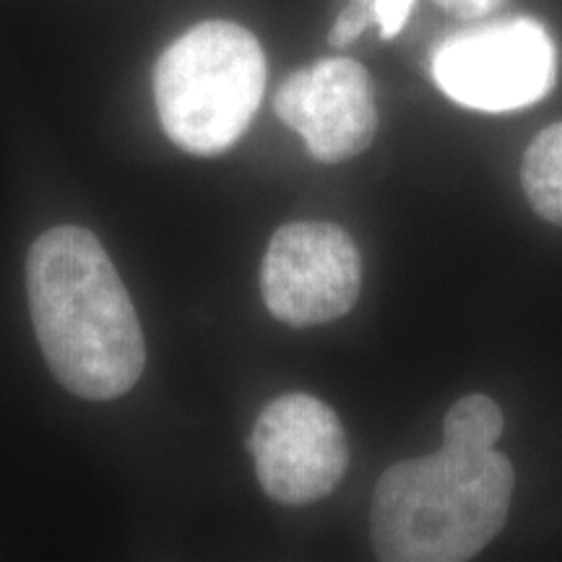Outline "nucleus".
Here are the masks:
<instances>
[{
	"label": "nucleus",
	"mask_w": 562,
	"mask_h": 562,
	"mask_svg": "<svg viewBox=\"0 0 562 562\" xmlns=\"http://www.w3.org/2000/svg\"><path fill=\"white\" fill-rule=\"evenodd\" d=\"M26 292L42 355L63 389L112 402L138 383L144 331L97 235L60 224L37 237L26 256Z\"/></svg>",
	"instance_id": "nucleus-1"
},
{
	"label": "nucleus",
	"mask_w": 562,
	"mask_h": 562,
	"mask_svg": "<svg viewBox=\"0 0 562 562\" xmlns=\"http://www.w3.org/2000/svg\"><path fill=\"white\" fill-rule=\"evenodd\" d=\"M516 472L495 448H461L393 463L372 492L370 531L389 562H463L508 521Z\"/></svg>",
	"instance_id": "nucleus-2"
},
{
	"label": "nucleus",
	"mask_w": 562,
	"mask_h": 562,
	"mask_svg": "<svg viewBox=\"0 0 562 562\" xmlns=\"http://www.w3.org/2000/svg\"><path fill=\"white\" fill-rule=\"evenodd\" d=\"M266 89V55L256 34L232 21H203L159 55L154 100L175 146L216 157L256 117Z\"/></svg>",
	"instance_id": "nucleus-3"
},
{
	"label": "nucleus",
	"mask_w": 562,
	"mask_h": 562,
	"mask_svg": "<svg viewBox=\"0 0 562 562\" xmlns=\"http://www.w3.org/2000/svg\"><path fill=\"white\" fill-rule=\"evenodd\" d=\"M558 55L533 19H503L442 40L432 53V79L446 97L469 110L529 108L552 89Z\"/></svg>",
	"instance_id": "nucleus-4"
},
{
	"label": "nucleus",
	"mask_w": 562,
	"mask_h": 562,
	"mask_svg": "<svg viewBox=\"0 0 562 562\" xmlns=\"http://www.w3.org/2000/svg\"><path fill=\"white\" fill-rule=\"evenodd\" d=\"M360 250L339 224H284L263 256V302L286 326L305 328L341 318L360 297Z\"/></svg>",
	"instance_id": "nucleus-5"
},
{
	"label": "nucleus",
	"mask_w": 562,
	"mask_h": 562,
	"mask_svg": "<svg viewBox=\"0 0 562 562\" xmlns=\"http://www.w3.org/2000/svg\"><path fill=\"white\" fill-rule=\"evenodd\" d=\"M250 453L263 492L281 505L331 495L349 467L339 417L307 393H284L266 406L252 427Z\"/></svg>",
	"instance_id": "nucleus-6"
},
{
	"label": "nucleus",
	"mask_w": 562,
	"mask_h": 562,
	"mask_svg": "<svg viewBox=\"0 0 562 562\" xmlns=\"http://www.w3.org/2000/svg\"><path fill=\"white\" fill-rule=\"evenodd\" d=\"M273 110L326 165L362 154L378 131L370 74L351 58H323L292 74L273 97Z\"/></svg>",
	"instance_id": "nucleus-7"
},
{
	"label": "nucleus",
	"mask_w": 562,
	"mask_h": 562,
	"mask_svg": "<svg viewBox=\"0 0 562 562\" xmlns=\"http://www.w3.org/2000/svg\"><path fill=\"white\" fill-rule=\"evenodd\" d=\"M521 182L531 209L562 227V123L544 128L526 149Z\"/></svg>",
	"instance_id": "nucleus-8"
},
{
	"label": "nucleus",
	"mask_w": 562,
	"mask_h": 562,
	"mask_svg": "<svg viewBox=\"0 0 562 562\" xmlns=\"http://www.w3.org/2000/svg\"><path fill=\"white\" fill-rule=\"evenodd\" d=\"M503 435V412L490 396L472 393L448 409L442 442L461 448H495Z\"/></svg>",
	"instance_id": "nucleus-9"
},
{
	"label": "nucleus",
	"mask_w": 562,
	"mask_h": 562,
	"mask_svg": "<svg viewBox=\"0 0 562 562\" xmlns=\"http://www.w3.org/2000/svg\"><path fill=\"white\" fill-rule=\"evenodd\" d=\"M351 3L368 11L372 26H378L383 40L398 37L414 9V0H351Z\"/></svg>",
	"instance_id": "nucleus-10"
},
{
	"label": "nucleus",
	"mask_w": 562,
	"mask_h": 562,
	"mask_svg": "<svg viewBox=\"0 0 562 562\" xmlns=\"http://www.w3.org/2000/svg\"><path fill=\"white\" fill-rule=\"evenodd\" d=\"M368 26H372L368 11L360 9L357 3H349L347 9L339 13V19L334 21V30L328 34V42H331L334 47H347L355 40H360Z\"/></svg>",
	"instance_id": "nucleus-11"
},
{
	"label": "nucleus",
	"mask_w": 562,
	"mask_h": 562,
	"mask_svg": "<svg viewBox=\"0 0 562 562\" xmlns=\"http://www.w3.org/2000/svg\"><path fill=\"white\" fill-rule=\"evenodd\" d=\"M435 3L459 19H482L501 9L505 0H435Z\"/></svg>",
	"instance_id": "nucleus-12"
}]
</instances>
